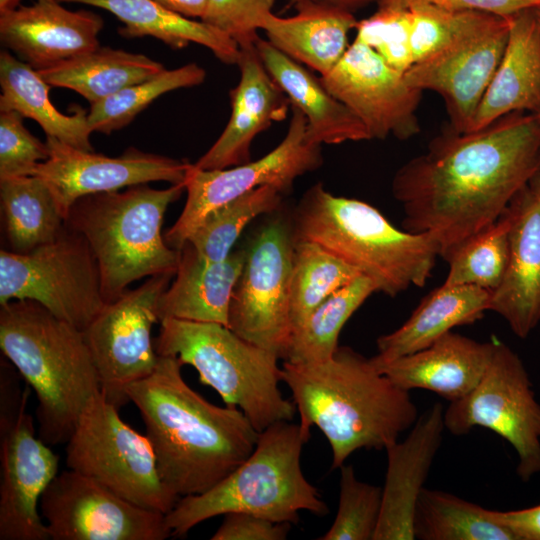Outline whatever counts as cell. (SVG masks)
<instances>
[{
    "mask_svg": "<svg viewBox=\"0 0 540 540\" xmlns=\"http://www.w3.org/2000/svg\"><path fill=\"white\" fill-rule=\"evenodd\" d=\"M540 172V111L515 112L474 131L447 132L402 165L391 191L403 228L429 234L445 260L497 221Z\"/></svg>",
    "mask_w": 540,
    "mask_h": 540,
    "instance_id": "cell-1",
    "label": "cell"
},
{
    "mask_svg": "<svg viewBox=\"0 0 540 540\" xmlns=\"http://www.w3.org/2000/svg\"><path fill=\"white\" fill-rule=\"evenodd\" d=\"M175 356L159 355L155 370L130 384L162 480L179 497L203 493L254 450L259 432L237 407L212 404L192 389Z\"/></svg>",
    "mask_w": 540,
    "mask_h": 540,
    "instance_id": "cell-2",
    "label": "cell"
},
{
    "mask_svg": "<svg viewBox=\"0 0 540 540\" xmlns=\"http://www.w3.org/2000/svg\"><path fill=\"white\" fill-rule=\"evenodd\" d=\"M281 371L300 424L318 427L328 440L332 469L357 450H385L419 417L410 391L350 347L339 346L321 362L284 361Z\"/></svg>",
    "mask_w": 540,
    "mask_h": 540,
    "instance_id": "cell-3",
    "label": "cell"
},
{
    "mask_svg": "<svg viewBox=\"0 0 540 540\" xmlns=\"http://www.w3.org/2000/svg\"><path fill=\"white\" fill-rule=\"evenodd\" d=\"M0 348L36 395L40 439L67 443L101 393L83 332L38 302L12 300L0 308Z\"/></svg>",
    "mask_w": 540,
    "mask_h": 540,
    "instance_id": "cell-4",
    "label": "cell"
},
{
    "mask_svg": "<svg viewBox=\"0 0 540 540\" xmlns=\"http://www.w3.org/2000/svg\"><path fill=\"white\" fill-rule=\"evenodd\" d=\"M291 229L294 241L318 243L391 297L410 286L423 287L440 256L429 234L401 230L372 205L336 196L322 183L304 193Z\"/></svg>",
    "mask_w": 540,
    "mask_h": 540,
    "instance_id": "cell-5",
    "label": "cell"
},
{
    "mask_svg": "<svg viewBox=\"0 0 540 540\" xmlns=\"http://www.w3.org/2000/svg\"><path fill=\"white\" fill-rule=\"evenodd\" d=\"M310 430L279 421L259 432L252 453L209 490L180 497L165 515L172 536L229 512L251 513L273 522L297 523L299 512L325 515L329 509L301 468Z\"/></svg>",
    "mask_w": 540,
    "mask_h": 540,
    "instance_id": "cell-6",
    "label": "cell"
},
{
    "mask_svg": "<svg viewBox=\"0 0 540 540\" xmlns=\"http://www.w3.org/2000/svg\"><path fill=\"white\" fill-rule=\"evenodd\" d=\"M184 191V183L165 189L141 184L87 195L71 206L65 224L87 241L107 303L141 278L175 275L181 253L167 245L161 228L167 208Z\"/></svg>",
    "mask_w": 540,
    "mask_h": 540,
    "instance_id": "cell-7",
    "label": "cell"
},
{
    "mask_svg": "<svg viewBox=\"0 0 540 540\" xmlns=\"http://www.w3.org/2000/svg\"><path fill=\"white\" fill-rule=\"evenodd\" d=\"M158 355L175 356L192 366L199 381L214 389L226 406L239 408L261 432L279 421H292L297 409L279 388V356L214 322L174 318L161 321L154 340Z\"/></svg>",
    "mask_w": 540,
    "mask_h": 540,
    "instance_id": "cell-8",
    "label": "cell"
},
{
    "mask_svg": "<svg viewBox=\"0 0 540 540\" xmlns=\"http://www.w3.org/2000/svg\"><path fill=\"white\" fill-rule=\"evenodd\" d=\"M97 395L66 443L68 469L95 479L141 507L167 514L179 496L162 480L151 443Z\"/></svg>",
    "mask_w": 540,
    "mask_h": 540,
    "instance_id": "cell-9",
    "label": "cell"
},
{
    "mask_svg": "<svg viewBox=\"0 0 540 540\" xmlns=\"http://www.w3.org/2000/svg\"><path fill=\"white\" fill-rule=\"evenodd\" d=\"M40 303L83 331L106 305L96 259L85 238L66 224L57 238L24 254L0 252V305Z\"/></svg>",
    "mask_w": 540,
    "mask_h": 540,
    "instance_id": "cell-10",
    "label": "cell"
},
{
    "mask_svg": "<svg viewBox=\"0 0 540 540\" xmlns=\"http://www.w3.org/2000/svg\"><path fill=\"white\" fill-rule=\"evenodd\" d=\"M487 369L476 387L444 409V426L453 435L484 427L516 451V473L529 481L540 473V404L520 357L493 337Z\"/></svg>",
    "mask_w": 540,
    "mask_h": 540,
    "instance_id": "cell-11",
    "label": "cell"
},
{
    "mask_svg": "<svg viewBox=\"0 0 540 540\" xmlns=\"http://www.w3.org/2000/svg\"><path fill=\"white\" fill-rule=\"evenodd\" d=\"M28 397V385L0 382V540L50 539L39 503L59 456L36 436Z\"/></svg>",
    "mask_w": 540,
    "mask_h": 540,
    "instance_id": "cell-12",
    "label": "cell"
},
{
    "mask_svg": "<svg viewBox=\"0 0 540 540\" xmlns=\"http://www.w3.org/2000/svg\"><path fill=\"white\" fill-rule=\"evenodd\" d=\"M283 140L265 156L247 163L214 170L189 165L184 181V208L164 235L168 246L181 250L212 211L265 185L290 191L297 178L322 165L321 146L306 136V118L295 107Z\"/></svg>",
    "mask_w": 540,
    "mask_h": 540,
    "instance_id": "cell-13",
    "label": "cell"
},
{
    "mask_svg": "<svg viewBox=\"0 0 540 540\" xmlns=\"http://www.w3.org/2000/svg\"><path fill=\"white\" fill-rule=\"evenodd\" d=\"M293 247L292 229L284 219L265 223L246 249L229 308L228 327L280 359L286 357L292 334Z\"/></svg>",
    "mask_w": 540,
    "mask_h": 540,
    "instance_id": "cell-14",
    "label": "cell"
},
{
    "mask_svg": "<svg viewBox=\"0 0 540 540\" xmlns=\"http://www.w3.org/2000/svg\"><path fill=\"white\" fill-rule=\"evenodd\" d=\"M173 274H160L127 289L82 331L95 365L101 392L118 409L129 401L126 388L148 377L159 355L151 337L157 308Z\"/></svg>",
    "mask_w": 540,
    "mask_h": 540,
    "instance_id": "cell-15",
    "label": "cell"
},
{
    "mask_svg": "<svg viewBox=\"0 0 540 540\" xmlns=\"http://www.w3.org/2000/svg\"><path fill=\"white\" fill-rule=\"evenodd\" d=\"M39 509L52 540H164L165 514L117 495L72 469L58 473Z\"/></svg>",
    "mask_w": 540,
    "mask_h": 540,
    "instance_id": "cell-16",
    "label": "cell"
},
{
    "mask_svg": "<svg viewBox=\"0 0 540 540\" xmlns=\"http://www.w3.org/2000/svg\"><path fill=\"white\" fill-rule=\"evenodd\" d=\"M507 17L480 12L475 21L442 49L414 63L404 74L410 85L444 99L450 129L467 132L503 55Z\"/></svg>",
    "mask_w": 540,
    "mask_h": 540,
    "instance_id": "cell-17",
    "label": "cell"
},
{
    "mask_svg": "<svg viewBox=\"0 0 540 540\" xmlns=\"http://www.w3.org/2000/svg\"><path fill=\"white\" fill-rule=\"evenodd\" d=\"M320 77L360 119L371 139L407 140L419 133L416 111L423 91L367 45L354 39L338 64Z\"/></svg>",
    "mask_w": 540,
    "mask_h": 540,
    "instance_id": "cell-18",
    "label": "cell"
},
{
    "mask_svg": "<svg viewBox=\"0 0 540 540\" xmlns=\"http://www.w3.org/2000/svg\"><path fill=\"white\" fill-rule=\"evenodd\" d=\"M46 143L49 158L37 166L33 175L47 183L64 219L71 206L87 195L155 181L184 183L190 165L135 148L118 157H109L77 149L49 136Z\"/></svg>",
    "mask_w": 540,
    "mask_h": 540,
    "instance_id": "cell-19",
    "label": "cell"
},
{
    "mask_svg": "<svg viewBox=\"0 0 540 540\" xmlns=\"http://www.w3.org/2000/svg\"><path fill=\"white\" fill-rule=\"evenodd\" d=\"M103 25L94 12L69 10L59 0H34L0 13V41L40 71L98 48Z\"/></svg>",
    "mask_w": 540,
    "mask_h": 540,
    "instance_id": "cell-20",
    "label": "cell"
},
{
    "mask_svg": "<svg viewBox=\"0 0 540 540\" xmlns=\"http://www.w3.org/2000/svg\"><path fill=\"white\" fill-rule=\"evenodd\" d=\"M509 259L504 278L491 292L490 310L519 338L540 322V172L505 210Z\"/></svg>",
    "mask_w": 540,
    "mask_h": 540,
    "instance_id": "cell-21",
    "label": "cell"
},
{
    "mask_svg": "<svg viewBox=\"0 0 540 540\" xmlns=\"http://www.w3.org/2000/svg\"><path fill=\"white\" fill-rule=\"evenodd\" d=\"M444 408L434 403L403 441L389 445L380 517L373 540H413L415 507L444 432Z\"/></svg>",
    "mask_w": 540,
    "mask_h": 540,
    "instance_id": "cell-22",
    "label": "cell"
},
{
    "mask_svg": "<svg viewBox=\"0 0 540 540\" xmlns=\"http://www.w3.org/2000/svg\"><path fill=\"white\" fill-rule=\"evenodd\" d=\"M240 80L230 91L231 114L215 143L194 166L225 169L247 163L257 135L286 118L290 101L264 67L256 46L240 48Z\"/></svg>",
    "mask_w": 540,
    "mask_h": 540,
    "instance_id": "cell-23",
    "label": "cell"
},
{
    "mask_svg": "<svg viewBox=\"0 0 540 540\" xmlns=\"http://www.w3.org/2000/svg\"><path fill=\"white\" fill-rule=\"evenodd\" d=\"M493 348V338L479 342L450 331L414 353L389 361L370 359L400 388L429 390L453 402L466 396L479 383Z\"/></svg>",
    "mask_w": 540,
    "mask_h": 540,
    "instance_id": "cell-24",
    "label": "cell"
},
{
    "mask_svg": "<svg viewBox=\"0 0 540 540\" xmlns=\"http://www.w3.org/2000/svg\"><path fill=\"white\" fill-rule=\"evenodd\" d=\"M255 46L264 67L291 106L305 116L310 142L322 146L371 140L360 119L327 89L320 76L266 39L259 37Z\"/></svg>",
    "mask_w": 540,
    "mask_h": 540,
    "instance_id": "cell-25",
    "label": "cell"
},
{
    "mask_svg": "<svg viewBox=\"0 0 540 540\" xmlns=\"http://www.w3.org/2000/svg\"><path fill=\"white\" fill-rule=\"evenodd\" d=\"M507 18L503 55L468 131L511 113L540 111V33L533 8Z\"/></svg>",
    "mask_w": 540,
    "mask_h": 540,
    "instance_id": "cell-26",
    "label": "cell"
},
{
    "mask_svg": "<svg viewBox=\"0 0 540 540\" xmlns=\"http://www.w3.org/2000/svg\"><path fill=\"white\" fill-rule=\"evenodd\" d=\"M296 13L267 14L261 24L267 41L276 49L320 76L326 75L348 49V35L358 20L353 12L318 0H303Z\"/></svg>",
    "mask_w": 540,
    "mask_h": 540,
    "instance_id": "cell-27",
    "label": "cell"
},
{
    "mask_svg": "<svg viewBox=\"0 0 540 540\" xmlns=\"http://www.w3.org/2000/svg\"><path fill=\"white\" fill-rule=\"evenodd\" d=\"M180 253L175 279L158 302L160 322L174 318L228 327L230 303L246 250H233L225 260L214 263L200 259L189 244Z\"/></svg>",
    "mask_w": 540,
    "mask_h": 540,
    "instance_id": "cell-28",
    "label": "cell"
},
{
    "mask_svg": "<svg viewBox=\"0 0 540 540\" xmlns=\"http://www.w3.org/2000/svg\"><path fill=\"white\" fill-rule=\"evenodd\" d=\"M491 291L442 284L426 296L396 330L377 341L378 360L389 361L424 349L457 326L472 324L490 310Z\"/></svg>",
    "mask_w": 540,
    "mask_h": 540,
    "instance_id": "cell-29",
    "label": "cell"
},
{
    "mask_svg": "<svg viewBox=\"0 0 540 540\" xmlns=\"http://www.w3.org/2000/svg\"><path fill=\"white\" fill-rule=\"evenodd\" d=\"M107 10L122 23L118 33L124 38L150 36L173 49L191 43L209 49L220 61L237 64L240 47L229 36L202 20L173 12L154 0H59Z\"/></svg>",
    "mask_w": 540,
    "mask_h": 540,
    "instance_id": "cell-30",
    "label": "cell"
},
{
    "mask_svg": "<svg viewBox=\"0 0 540 540\" xmlns=\"http://www.w3.org/2000/svg\"><path fill=\"white\" fill-rule=\"evenodd\" d=\"M0 86V111H16L36 121L46 136L93 151L88 113L80 106H75L71 115L61 113L49 99L51 86L37 70L6 49L0 53Z\"/></svg>",
    "mask_w": 540,
    "mask_h": 540,
    "instance_id": "cell-31",
    "label": "cell"
},
{
    "mask_svg": "<svg viewBox=\"0 0 540 540\" xmlns=\"http://www.w3.org/2000/svg\"><path fill=\"white\" fill-rule=\"evenodd\" d=\"M164 69L144 54L99 46L38 73L50 86L73 90L93 104Z\"/></svg>",
    "mask_w": 540,
    "mask_h": 540,
    "instance_id": "cell-32",
    "label": "cell"
},
{
    "mask_svg": "<svg viewBox=\"0 0 540 540\" xmlns=\"http://www.w3.org/2000/svg\"><path fill=\"white\" fill-rule=\"evenodd\" d=\"M0 200L14 253H28L55 240L65 226L49 186L36 175L0 179Z\"/></svg>",
    "mask_w": 540,
    "mask_h": 540,
    "instance_id": "cell-33",
    "label": "cell"
},
{
    "mask_svg": "<svg viewBox=\"0 0 540 540\" xmlns=\"http://www.w3.org/2000/svg\"><path fill=\"white\" fill-rule=\"evenodd\" d=\"M413 530L420 540H516L491 510L425 487L415 507Z\"/></svg>",
    "mask_w": 540,
    "mask_h": 540,
    "instance_id": "cell-34",
    "label": "cell"
},
{
    "mask_svg": "<svg viewBox=\"0 0 540 540\" xmlns=\"http://www.w3.org/2000/svg\"><path fill=\"white\" fill-rule=\"evenodd\" d=\"M375 292L372 280L360 275L327 297L292 331L284 361L312 363L331 358L344 325Z\"/></svg>",
    "mask_w": 540,
    "mask_h": 540,
    "instance_id": "cell-35",
    "label": "cell"
},
{
    "mask_svg": "<svg viewBox=\"0 0 540 540\" xmlns=\"http://www.w3.org/2000/svg\"><path fill=\"white\" fill-rule=\"evenodd\" d=\"M290 285L292 331L331 294L362 275L318 243L294 241Z\"/></svg>",
    "mask_w": 540,
    "mask_h": 540,
    "instance_id": "cell-36",
    "label": "cell"
},
{
    "mask_svg": "<svg viewBox=\"0 0 540 540\" xmlns=\"http://www.w3.org/2000/svg\"><path fill=\"white\" fill-rule=\"evenodd\" d=\"M283 193L276 187H258L212 211L189 237V244L203 261L225 260L245 227L262 214L275 212Z\"/></svg>",
    "mask_w": 540,
    "mask_h": 540,
    "instance_id": "cell-37",
    "label": "cell"
},
{
    "mask_svg": "<svg viewBox=\"0 0 540 540\" xmlns=\"http://www.w3.org/2000/svg\"><path fill=\"white\" fill-rule=\"evenodd\" d=\"M206 71L196 63L159 74L130 85L119 92L90 104L88 122L93 132L110 134L127 126L140 112L163 94L202 84Z\"/></svg>",
    "mask_w": 540,
    "mask_h": 540,
    "instance_id": "cell-38",
    "label": "cell"
},
{
    "mask_svg": "<svg viewBox=\"0 0 540 540\" xmlns=\"http://www.w3.org/2000/svg\"><path fill=\"white\" fill-rule=\"evenodd\" d=\"M509 259V219L506 213L474 234L446 259L447 285H469L494 291L501 284Z\"/></svg>",
    "mask_w": 540,
    "mask_h": 540,
    "instance_id": "cell-39",
    "label": "cell"
},
{
    "mask_svg": "<svg viewBox=\"0 0 540 540\" xmlns=\"http://www.w3.org/2000/svg\"><path fill=\"white\" fill-rule=\"evenodd\" d=\"M339 469L337 514L318 540H373L380 517L382 487L358 480L352 465L343 464Z\"/></svg>",
    "mask_w": 540,
    "mask_h": 540,
    "instance_id": "cell-40",
    "label": "cell"
},
{
    "mask_svg": "<svg viewBox=\"0 0 540 540\" xmlns=\"http://www.w3.org/2000/svg\"><path fill=\"white\" fill-rule=\"evenodd\" d=\"M355 40L373 49L389 66L405 73L413 64L410 10L377 7L358 21Z\"/></svg>",
    "mask_w": 540,
    "mask_h": 540,
    "instance_id": "cell-41",
    "label": "cell"
},
{
    "mask_svg": "<svg viewBox=\"0 0 540 540\" xmlns=\"http://www.w3.org/2000/svg\"><path fill=\"white\" fill-rule=\"evenodd\" d=\"M411 14V49L414 63L433 55L469 27L481 11L447 10L415 5ZM483 12V11H482Z\"/></svg>",
    "mask_w": 540,
    "mask_h": 540,
    "instance_id": "cell-42",
    "label": "cell"
},
{
    "mask_svg": "<svg viewBox=\"0 0 540 540\" xmlns=\"http://www.w3.org/2000/svg\"><path fill=\"white\" fill-rule=\"evenodd\" d=\"M23 118L13 110L0 111V179L33 175L49 158L46 141L32 135Z\"/></svg>",
    "mask_w": 540,
    "mask_h": 540,
    "instance_id": "cell-43",
    "label": "cell"
},
{
    "mask_svg": "<svg viewBox=\"0 0 540 540\" xmlns=\"http://www.w3.org/2000/svg\"><path fill=\"white\" fill-rule=\"evenodd\" d=\"M276 0H207L200 19L234 40L240 48L255 45L264 17Z\"/></svg>",
    "mask_w": 540,
    "mask_h": 540,
    "instance_id": "cell-44",
    "label": "cell"
},
{
    "mask_svg": "<svg viewBox=\"0 0 540 540\" xmlns=\"http://www.w3.org/2000/svg\"><path fill=\"white\" fill-rule=\"evenodd\" d=\"M290 523H278L266 518L246 513L229 512L212 540H285L290 531Z\"/></svg>",
    "mask_w": 540,
    "mask_h": 540,
    "instance_id": "cell-45",
    "label": "cell"
},
{
    "mask_svg": "<svg viewBox=\"0 0 540 540\" xmlns=\"http://www.w3.org/2000/svg\"><path fill=\"white\" fill-rule=\"evenodd\" d=\"M377 7L407 9L415 5H432L447 10H474L508 17L540 5V0H377Z\"/></svg>",
    "mask_w": 540,
    "mask_h": 540,
    "instance_id": "cell-46",
    "label": "cell"
},
{
    "mask_svg": "<svg viewBox=\"0 0 540 540\" xmlns=\"http://www.w3.org/2000/svg\"><path fill=\"white\" fill-rule=\"evenodd\" d=\"M494 518L506 526L516 540H540V504L519 510H491Z\"/></svg>",
    "mask_w": 540,
    "mask_h": 540,
    "instance_id": "cell-47",
    "label": "cell"
},
{
    "mask_svg": "<svg viewBox=\"0 0 540 540\" xmlns=\"http://www.w3.org/2000/svg\"><path fill=\"white\" fill-rule=\"evenodd\" d=\"M165 8L192 19H201L207 0H154Z\"/></svg>",
    "mask_w": 540,
    "mask_h": 540,
    "instance_id": "cell-48",
    "label": "cell"
},
{
    "mask_svg": "<svg viewBox=\"0 0 540 540\" xmlns=\"http://www.w3.org/2000/svg\"><path fill=\"white\" fill-rule=\"evenodd\" d=\"M287 1H288V5L290 7H293L296 3L303 0H287ZM318 1H324L329 4L343 8L345 10H348L350 12H354L358 9H361L363 7L370 5L373 2L376 3L377 0H318Z\"/></svg>",
    "mask_w": 540,
    "mask_h": 540,
    "instance_id": "cell-49",
    "label": "cell"
},
{
    "mask_svg": "<svg viewBox=\"0 0 540 540\" xmlns=\"http://www.w3.org/2000/svg\"><path fill=\"white\" fill-rule=\"evenodd\" d=\"M20 2L21 0H0V13L18 7Z\"/></svg>",
    "mask_w": 540,
    "mask_h": 540,
    "instance_id": "cell-50",
    "label": "cell"
},
{
    "mask_svg": "<svg viewBox=\"0 0 540 540\" xmlns=\"http://www.w3.org/2000/svg\"><path fill=\"white\" fill-rule=\"evenodd\" d=\"M533 13H534V16H535V19H536V22H537V26H538V29H539V33H540V5L533 8Z\"/></svg>",
    "mask_w": 540,
    "mask_h": 540,
    "instance_id": "cell-51",
    "label": "cell"
}]
</instances>
